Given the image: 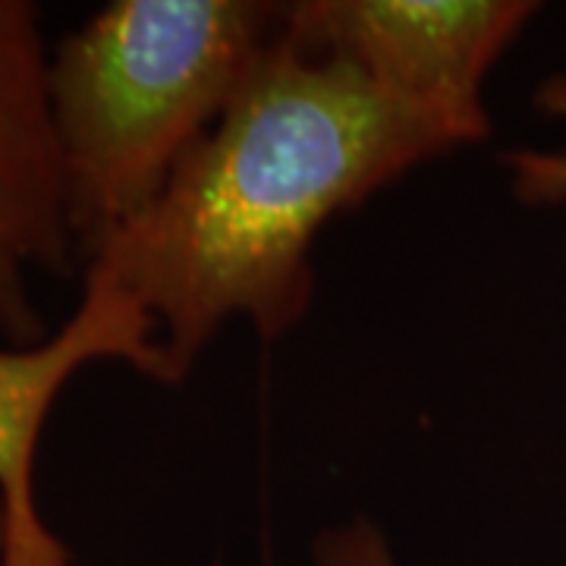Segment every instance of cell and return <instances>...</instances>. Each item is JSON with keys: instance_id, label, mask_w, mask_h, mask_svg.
<instances>
[{"instance_id": "8992f818", "label": "cell", "mask_w": 566, "mask_h": 566, "mask_svg": "<svg viewBox=\"0 0 566 566\" xmlns=\"http://www.w3.org/2000/svg\"><path fill=\"white\" fill-rule=\"evenodd\" d=\"M538 104L547 114L566 117V76L542 85ZM504 164L513 174V189L526 202H560L566 199V151H513Z\"/></svg>"}, {"instance_id": "277c9868", "label": "cell", "mask_w": 566, "mask_h": 566, "mask_svg": "<svg viewBox=\"0 0 566 566\" xmlns=\"http://www.w3.org/2000/svg\"><path fill=\"white\" fill-rule=\"evenodd\" d=\"M76 264L41 13L29 0H0V337L7 346L48 340L35 281L70 277Z\"/></svg>"}, {"instance_id": "5b68a950", "label": "cell", "mask_w": 566, "mask_h": 566, "mask_svg": "<svg viewBox=\"0 0 566 566\" xmlns=\"http://www.w3.org/2000/svg\"><path fill=\"white\" fill-rule=\"evenodd\" d=\"M102 359H120L164 381V356L151 318L123 290L85 274L76 312L48 340L0 346V566H73L61 538L44 526L35 497L41 431L70 378Z\"/></svg>"}, {"instance_id": "ba28073f", "label": "cell", "mask_w": 566, "mask_h": 566, "mask_svg": "<svg viewBox=\"0 0 566 566\" xmlns=\"http://www.w3.org/2000/svg\"><path fill=\"white\" fill-rule=\"evenodd\" d=\"M3 532H7V526H3V506H0V547H3Z\"/></svg>"}, {"instance_id": "7a4b0ae2", "label": "cell", "mask_w": 566, "mask_h": 566, "mask_svg": "<svg viewBox=\"0 0 566 566\" xmlns=\"http://www.w3.org/2000/svg\"><path fill=\"white\" fill-rule=\"evenodd\" d=\"M283 17L262 0H114L54 48L51 111L80 264L158 202Z\"/></svg>"}, {"instance_id": "52a82bcc", "label": "cell", "mask_w": 566, "mask_h": 566, "mask_svg": "<svg viewBox=\"0 0 566 566\" xmlns=\"http://www.w3.org/2000/svg\"><path fill=\"white\" fill-rule=\"evenodd\" d=\"M318 566H397L381 528L368 520H353L331 528L315 545Z\"/></svg>"}, {"instance_id": "3957f363", "label": "cell", "mask_w": 566, "mask_h": 566, "mask_svg": "<svg viewBox=\"0 0 566 566\" xmlns=\"http://www.w3.org/2000/svg\"><path fill=\"white\" fill-rule=\"evenodd\" d=\"M535 10L528 0H305L286 7V32L472 145L488 136V73Z\"/></svg>"}, {"instance_id": "6da1fadb", "label": "cell", "mask_w": 566, "mask_h": 566, "mask_svg": "<svg viewBox=\"0 0 566 566\" xmlns=\"http://www.w3.org/2000/svg\"><path fill=\"white\" fill-rule=\"evenodd\" d=\"M460 148L444 126L353 63L286 32L158 202L85 264L158 331L164 385H180L230 318L262 340L303 322L312 245L337 214Z\"/></svg>"}]
</instances>
